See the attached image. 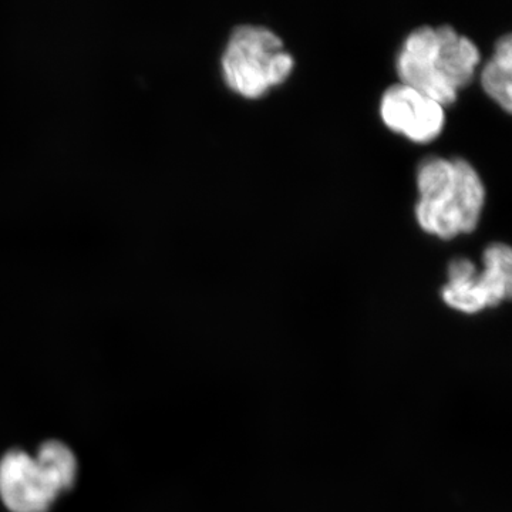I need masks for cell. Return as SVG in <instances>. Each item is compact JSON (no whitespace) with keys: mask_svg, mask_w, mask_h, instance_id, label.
Here are the masks:
<instances>
[{"mask_svg":"<svg viewBox=\"0 0 512 512\" xmlns=\"http://www.w3.org/2000/svg\"><path fill=\"white\" fill-rule=\"evenodd\" d=\"M511 72H512V42L511 35L501 37L495 46L493 59L490 60L481 73V84L488 96L500 104L507 113H511Z\"/></svg>","mask_w":512,"mask_h":512,"instance_id":"cell-8","label":"cell"},{"mask_svg":"<svg viewBox=\"0 0 512 512\" xmlns=\"http://www.w3.org/2000/svg\"><path fill=\"white\" fill-rule=\"evenodd\" d=\"M441 296L448 306L468 315L487 308L476 265L470 259L456 258L451 261L448 265V281Z\"/></svg>","mask_w":512,"mask_h":512,"instance_id":"cell-6","label":"cell"},{"mask_svg":"<svg viewBox=\"0 0 512 512\" xmlns=\"http://www.w3.org/2000/svg\"><path fill=\"white\" fill-rule=\"evenodd\" d=\"M417 188L420 201L416 220L424 231L451 239L477 228L485 190L476 168L468 161L426 158L417 171Z\"/></svg>","mask_w":512,"mask_h":512,"instance_id":"cell-2","label":"cell"},{"mask_svg":"<svg viewBox=\"0 0 512 512\" xmlns=\"http://www.w3.org/2000/svg\"><path fill=\"white\" fill-rule=\"evenodd\" d=\"M480 57L477 46L451 26H421L404 40L397 74L403 84L444 107L473 80Z\"/></svg>","mask_w":512,"mask_h":512,"instance_id":"cell-1","label":"cell"},{"mask_svg":"<svg viewBox=\"0 0 512 512\" xmlns=\"http://www.w3.org/2000/svg\"><path fill=\"white\" fill-rule=\"evenodd\" d=\"M76 476V457L60 441H47L37 458L12 450L0 461V497L10 512H47Z\"/></svg>","mask_w":512,"mask_h":512,"instance_id":"cell-3","label":"cell"},{"mask_svg":"<svg viewBox=\"0 0 512 512\" xmlns=\"http://www.w3.org/2000/svg\"><path fill=\"white\" fill-rule=\"evenodd\" d=\"M293 59L284 42L264 26L241 25L229 36L221 66L229 89L258 99L291 76Z\"/></svg>","mask_w":512,"mask_h":512,"instance_id":"cell-4","label":"cell"},{"mask_svg":"<svg viewBox=\"0 0 512 512\" xmlns=\"http://www.w3.org/2000/svg\"><path fill=\"white\" fill-rule=\"evenodd\" d=\"M380 116L390 130L414 143H430L446 123L444 107L406 84H394L380 101Z\"/></svg>","mask_w":512,"mask_h":512,"instance_id":"cell-5","label":"cell"},{"mask_svg":"<svg viewBox=\"0 0 512 512\" xmlns=\"http://www.w3.org/2000/svg\"><path fill=\"white\" fill-rule=\"evenodd\" d=\"M483 264L484 269L478 274V279L487 301V308H495L511 296V248L501 242H494L485 249Z\"/></svg>","mask_w":512,"mask_h":512,"instance_id":"cell-7","label":"cell"}]
</instances>
